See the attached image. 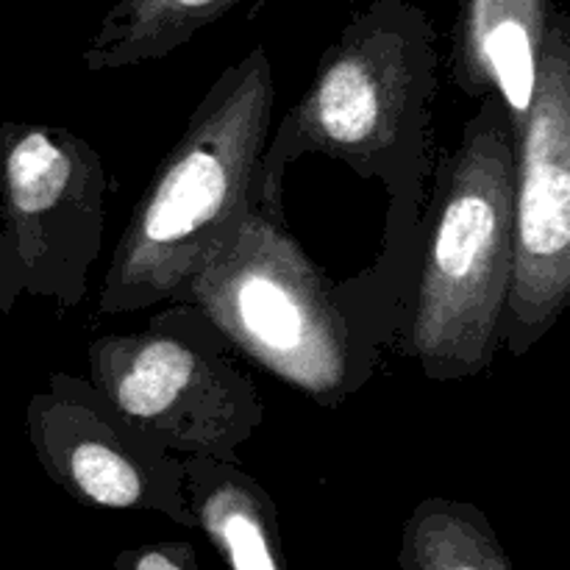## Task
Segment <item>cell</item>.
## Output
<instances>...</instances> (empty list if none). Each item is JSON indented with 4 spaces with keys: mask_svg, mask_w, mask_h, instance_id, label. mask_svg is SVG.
Returning a JSON list of instances; mask_svg holds the SVG:
<instances>
[{
    "mask_svg": "<svg viewBox=\"0 0 570 570\" xmlns=\"http://www.w3.org/2000/svg\"><path fill=\"white\" fill-rule=\"evenodd\" d=\"M412 262L379 250L376 262L334 282L309 259L284 217L256 206L178 301L271 376L317 406L345 404L395 351L410 301Z\"/></svg>",
    "mask_w": 570,
    "mask_h": 570,
    "instance_id": "obj_1",
    "label": "cell"
},
{
    "mask_svg": "<svg viewBox=\"0 0 570 570\" xmlns=\"http://www.w3.org/2000/svg\"><path fill=\"white\" fill-rule=\"evenodd\" d=\"M438 31L412 0H373L354 11L317 61L304 98L267 137L259 209L284 217V176L304 154L343 161L384 184L390 223L417 226L432 178Z\"/></svg>",
    "mask_w": 570,
    "mask_h": 570,
    "instance_id": "obj_2",
    "label": "cell"
},
{
    "mask_svg": "<svg viewBox=\"0 0 570 570\" xmlns=\"http://www.w3.org/2000/svg\"><path fill=\"white\" fill-rule=\"evenodd\" d=\"M273 104L276 87L265 45L250 48L212 81L117 239L100 287V315L181 298L195 273L259 206Z\"/></svg>",
    "mask_w": 570,
    "mask_h": 570,
    "instance_id": "obj_3",
    "label": "cell"
},
{
    "mask_svg": "<svg viewBox=\"0 0 570 570\" xmlns=\"http://www.w3.org/2000/svg\"><path fill=\"white\" fill-rule=\"evenodd\" d=\"M415 271L395 351L432 382L490 371L512 278L515 137L495 95L432 167Z\"/></svg>",
    "mask_w": 570,
    "mask_h": 570,
    "instance_id": "obj_4",
    "label": "cell"
},
{
    "mask_svg": "<svg viewBox=\"0 0 570 570\" xmlns=\"http://www.w3.org/2000/svg\"><path fill=\"white\" fill-rule=\"evenodd\" d=\"M89 382L128 423L181 456L239 462L265 421V401L234 345L193 304L170 301L131 334L87 348Z\"/></svg>",
    "mask_w": 570,
    "mask_h": 570,
    "instance_id": "obj_5",
    "label": "cell"
},
{
    "mask_svg": "<svg viewBox=\"0 0 570 570\" xmlns=\"http://www.w3.org/2000/svg\"><path fill=\"white\" fill-rule=\"evenodd\" d=\"M109 173L65 126L0 122V315L22 295L76 309L104 248Z\"/></svg>",
    "mask_w": 570,
    "mask_h": 570,
    "instance_id": "obj_6",
    "label": "cell"
},
{
    "mask_svg": "<svg viewBox=\"0 0 570 570\" xmlns=\"http://www.w3.org/2000/svg\"><path fill=\"white\" fill-rule=\"evenodd\" d=\"M570 295V20L551 28L532 109L515 142L512 278L499 351L523 356L560 321Z\"/></svg>",
    "mask_w": 570,
    "mask_h": 570,
    "instance_id": "obj_7",
    "label": "cell"
},
{
    "mask_svg": "<svg viewBox=\"0 0 570 570\" xmlns=\"http://www.w3.org/2000/svg\"><path fill=\"white\" fill-rule=\"evenodd\" d=\"M26 429L42 471L78 504L156 512L195 529L181 456L128 423L87 376L50 373L28 401Z\"/></svg>",
    "mask_w": 570,
    "mask_h": 570,
    "instance_id": "obj_8",
    "label": "cell"
},
{
    "mask_svg": "<svg viewBox=\"0 0 570 570\" xmlns=\"http://www.w3.org/2000/svg\"><path fill=\"white\" fill-rule=\"evenodd\" d=\"M562 14L554 0H462L451 33V81L468 98L495 95L512 137L532 109L551 28Z\"/></svg>",
    "mask_w": 570,
    "mask_h": 570,
    "instance_id": "obj_9",
    "label": "cell"
},
{
    "mask_svg": "<svg viewBox=\"0 0 570 570\" xmlns=\"http://www.w3.org/2000/svg\"><path fill=\"white\" fill-rule=\"evenodd\" d=\"M181 462L195 529L228 570H289L271 493L239 462L215 456H181Z\"/></svg>",
    "mask_w": 570,
    "mask_h": 570,
    "instance_id": "obj_10",
    "label": "cell"
},
{
    "mask_svg": "<svg viewBox=\"0 0 570 570\" xmlns=\"http://www.w3.org/2000/svg\"><path fill=\"white\" fill-rule=\"evenodd\" d=\"M243 3H250L254 17L265 0H117L83 48V70L109 72L165 59Z\"/></svg>",
    "mask_w": 570,
    "mask_h": 570,
    "instance_id": "obj_11",
    "label": "cell"
},
{
    "mask_svg": "<svg viewBox=\"0 0 570 570\" xmlns=\"http://www.w3.org/2000/svg\"><path fill=\"white\" fill-rule=\"evenodd\" d=\"M401 570H515L488 515L468 501L432 495L404 521Z\"/></svg>",
    "mask_w": 570,
    "mask_h": 570,
    "instance_id": "obj_12",
    "label": "cell"
},
{
    "mask_svg": "<svg viewBox=\"0 0 570 570\" xmlns=\"http://www.w3.org/2000/svg\"><path fill=\"white\" fill-rule=\"evenodd\" d=\"M115 570H198V554L187 540H159L122 549L115 557Z\"/></svg>",
    "mask_w": 570,
    "mask_h": 570,
    "instance_id": "obj_13",
    "label": "cell"
}]
</instances>
